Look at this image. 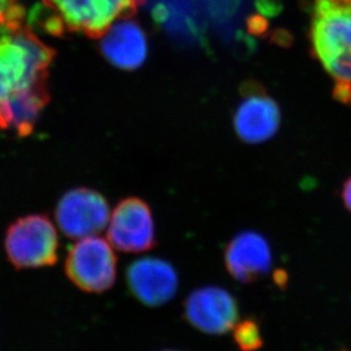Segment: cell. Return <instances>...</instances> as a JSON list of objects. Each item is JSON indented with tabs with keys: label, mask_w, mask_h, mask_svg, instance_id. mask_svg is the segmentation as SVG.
Instances as JSON below:
<instances>
[{
	"label": "cell",
	"mask_w": 351,
	"mask_h": 351,
	"mask_svg": "<svg viewBox=\"0 0 351 351\" xmlns=\"http://www.w3.org/2000/svg\"><path fill=\"white\" fill-rule=\"evenodd\" d=\"M311 54L335 82L333 97L351 104V0H314Z\"/></svg>",
	"instance_id": "6da1fadb"
},
{
	"label": "cell",
	"mask_w": 351,
	"mask_h": 351,
	"mask_svg": "<svg viewBox=\"0 0 351 351\" xmlns=\"http://www.w3.org/2000/svg\"><path fill=\"white\" fill-rule=\"evenodd\" d=\"M56 51L45 45L29 27L0 34V101L14 91L41 79H48V68Z\"/></svg>",
	"instance_id": "7a4b0ae2"
},
{
	"label": "cell",
	"mask_w": 351,
	"mask_h": 351,
	"mask_svg": "<svg viewBox=\"0 0 351 351\" xmlns=\"http://www.w3.org/2000/svg\"><path fill=\"white\" fill-rule=\"evenodd\" d=\"M5 250L17 269L54 266L58 259V233L45 215L23 217L7 230Z\"/></svg>",
	"instance_id": "3957f363"
},
{
	"label": "cell",
	"mask_w": 351,
	"mask_h": 351,
	"mask_svg": "<svg viewBox=\"0 0 351 351\" xmlns=\"http://www.w3.org/2000/svg\"><path fill=\"white\" fill-rule=\"evenodd\" d=\"M65 31L101 38L112 24L135 15L146 0H43Z\"/></svg>",
	"instance_id": "277c9868"
},
{
	"label": "cell",
	"mask_w": 351,
	"mask_h": 351,
	"mask_svg": "<svg viewBox=\"0 0 351 351\" xmlns=\"http://www.w3.org/2000/svg\"><path fill=\"white\" fill-rule=\"evenodd\" d=\"M117 256L112 244L103 237H84L69 251L65 274L80 290L103 293L117 280Z\"/></svg>",
	"instance_id": "5b68a950"
},
{
	"label": "cell",
	"mask_w": 351,
	"mask_h": 351,
	"mask_svg": "<svg viewBox=\"0 0 351 351\" xmlns=\"http://www.w3.org/2000/svg\"><path fill=\"white\" fill-rule=\"evenodd\" d=\"M55 217L65 237L84 239L97 235L108 227L110 206L101 194L82 187L62 196Z\"/></svg>",
	"instance_id": "8992f818"
},
{
	"label": "cell",
	"mask_w": 351,
	"mask_h": 351,
	"mask_svg": "<svg viewBox=\"0 0 351 351\" xmlns=\"http://www.w3.org/2000/svg\"><path fill=\"white\" fill-rule=\"evenodd\" d=\"M108 239L112 247L128 254H141L156 247V227L149 206L138 197L120 201L108 220Z\"/></svg>",
	"instance_id": "52a82bcc"
},
{
	"label": "cell",
	"mask_w": 351,
	"mask_h": 351,
	"mask_svg": "<svg viewBox=\"0 0 351 351\" xmlns=\"http://www.w3.org/2000/svg\"><path fill=\"white\" fill-rule=\"evenodd\" d=\"M184 317L206 335H225L239 322L235 298L219 287L196 289L184 301Z\"/></svg>",
	"instance_id": "ba28073f"
},
{
	"label": "cell",
	"mask_w": 351,
	"mask_h": 351,
	"mask_svg": "<svg viewBox=\"0 0 351 351\" xmlns=\"http://www.w3.org/2000/svg\"><path fill=\"white\" fill-rule=\"evenodd\" d=\"M125 280L130 293L147 307H160L173 300L179 285L173 265L153 257L130 263L125 270Z\"/></svg>",
	"instance_id": "9c48e42d"
},
{
	"label": "cell",
	"mask_w": 351,
	"mask_h": 351,
	"mask_svg": "<svg viewBox=\"0 0 351 351\" xmlns=\"http://www.w3.org/2000/svg\"><path fill=\"white\" fill-rule=\"evenodd\" d=\"M243 101L234 115V128L242 141L261 144L276 135L280 125L278 104L257 84L245 85Z\"/></svg>",
	"instance_id": "30bf717a"
},
{
	"label": "cell",
	"mask_w": 351,
	"mask_h": 351,
	"mask_svg": "<svg viewBox=\"0 0 351 351\" xmlns=\"http://www.w3.org/2000/svg\"><path fill=\"white\" fill-rule=\"evenodd\" d=\"M273 254L266 237L252 230H243L233 237L225 250V266L234 280L254 283L271 267Z\"/></svg>",
	"instance_id": "8fae6325"
},
{
	"label": "cell",
	"mask_w": 351,
	"mask_h": 351,
	"mask_svg": "<svg viewBox=\"0 0 351 351\" xmlns=\"http://www.w3.org/2000/svg\"><path fill=\"white\" fill-rule=\"evenodd\" d=\"M101 38V54L112 65L132 71L144 64L149 51L147 37L130 17L114 22Z\"/></svg>",
	"instance_id": "7c38bea8"
},
{
	"label": "cell",
	"mask_w": 351,
	"mask_h": 351,
	"mask_svg": "<svg viewBox=\"0 0 351 351\" xmlns=\"http://www.w3.org/2000/svg\"><path fill=\"white\" fill-rule=\"evenodd\" d=\"M48 101V79L14 91L10 97L0 101V128L13 129L19 137H27L34 132L39 114Z\"/></svg>",
	"instance_id": "4fadbf2b"
},
{
	"label": "cell",
	"mask_w": 351,
	"mask_h": 351,
	"mask_svg": "<svg viewBox=\"0 0 351 351\" xmlns=\"http://www.w3.org/2000/svg\"><path fill=\"white\" fill-rule=\"evenodd\" d=\"M233 330L234 341L241 351H258L263 347V337L257 321L247 318L237 322Z\"/></svg>",
	"instance_id": "5bb4252c"
},
{
	"label": "cell",
	"mask_w": 351,
	"mask_h": 351,
	"mask_svg": "<svg viewBox=\"0 0 351 351\" xmlns=\"http://www.w3.org/2000/svg\"><path fill=\"white\" fill-rule=\"evenodd\" d=\"M342 201L345 203L346 208L351 213V176L342 189Z\"/></svg>",
	"instance_id": "9a60e30c"
},
{
	"label": "cell",
	"mask_w": 351,
	"mask_h": 351,
	"mask_svg": "<svg viewBox=\"0 0 351 351\" xmlns=\"http://www.w3.org/2000/svg\"><path fill=\"white\" fill-rule=\"evenodd\" d=\"M161 351H180V350H171V349H166V350H161Z\"/></svg>",
	"instance_id": "2e32d148"
}]
</instances>
